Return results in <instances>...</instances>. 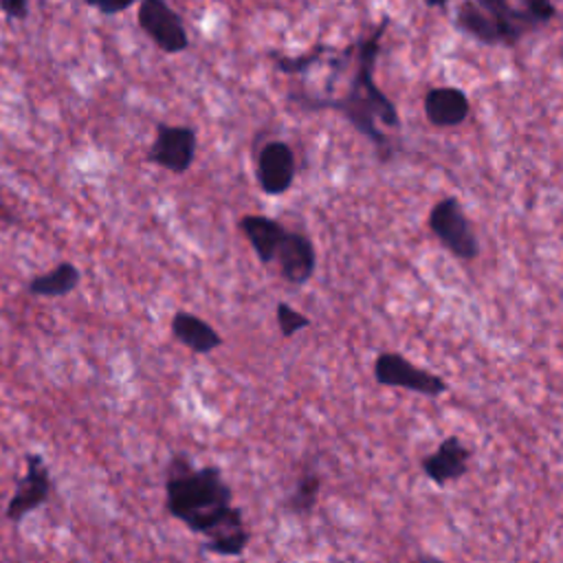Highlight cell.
<instances>
[{
	"instance_id": "3",
	"label": "cell",
	"mask_w": 563,
	"mask_h": 563,
	"mask_svg": "<svg viewBox=\"0 0 563 563\" xmlns=\"http://www.w3.org/2000/svg\"><path fill=\"white\" fill-rule=\"evenodd\" d=\"M556 18L552 0H462L453 24L460 33L486 46H517Z\"/></svg>"
},
{
	"instance_id": "4",
	"label": "cell",
	"mask_w": 563,
	"mask_h": 563,
	"mask_svg": "<svg viewBox=\"0 0 563 563\" xmlns=\"http://www.w3.org/2000/svg\"><path fill=\"white\" fill-rule=\"evenodd\" d=\"M427 224H429V231L435 235V240L453 257L471 262L479 255V240L457 198L446 196L438 200L429 211Z\"/></svg>"
},
{
	"instance_id": "18",
	"label": "cell",
	"mask_w": 563,
	"mask_h": 563,
	"mask_svg": "<svg viewBox=\"0 0 563 563\" xmlns=\"http://www.w3.org/2000/svg\"><path fill=\"white\" fill-rule=\"evenodd\" d=\"M275 317H277V328H279L282 336H286V339L295 336L299 330L310 325V319L303 312H299L297 308H292L290 303H286V301H279L275 306Z\"/></svg>"
},
{
	"instance_id": "17",
	"label": "cell",
	"mask_w": 563,
	"mask_h": 563,
	"mask_svg": "<svg viewBox=\"0 0 563 563\" xmlns=\"http://www.w3.org/2000/svg\"><path fill=\"white\" fill-rule=\"evenodd\" d=\"M328 51H330V46L317 44L308 53H301V55H295V57L282 55V53H271V59H273L277 70H282L286 75H299V73H306L310 66H314L317 62H323Z\"/></svg>"
},
{
	"instance_id": "15",
	"label": "cell",
	"mask_w": 563,
	"mask_h": 563,
	"mask_svg": "<svg viewBox=\"0 0 563 563\" xmlns=\"http://www.w3.org/2000/svg\"><path fill=\"white\" fill-rule=\"evenodd\" d=\"M79 268L73 262H59L55 268L29 279L26 290L33 297H64L79 286Z\"/></svg>"
},
{
	"instance_id": "6",
	"label": "cell",
	"mask_w": 563,
	"mask_h": 563,
	"mask_svg": "<svg viewBox=\"0 0 563 563\" xmlns=\"http://www.w3.org/2000/svg\"><path fill=\"white\" fill-rule=\"evenodd\" d=\"M136 22L158 51L176 55L189 48L185 22L167 0H139Z\"/></svg>"
},
{
	"instance_id": "21",
	"label": "cell",
	"mask_w": 563,
	"mask_h": 563,
	"mask_svg": "<svg viewBox=\"0 0 563 563\" xmlns=\"http://www.w3.org/2000/svg\"><path fill=\"white\" fill-rule=\"evenodd\" d=\"M429 9H444L449 4V0H422Z\"/></svg>"
},
{
	"instance_id": "20",
	"label": "cell",
	"mask_w": 563,
	"mask_h": 563,
	"mask_svg": "<svg viewBox=\"0 0 563 563\" xmlns=\"http://www.w3.org/2000/svg\"><path fill=\"white\" fill-rule=\"evenodd\" d=\"M0 11L9 20H24L29 15V0H0Z\"/></svg>"
},
{
	"instance_id": "2",
	"label": "cell",
	"mask_w": 563,
	"mask_h": 563,
	"mask_svg": "<svg viewBox=\"0 0 563 563\" xmlns=\"http://www.w3.org/2000/svg\"><path fill=\"white\" fill-rule=\"evenodd\" d=\"M389 18H383L367 35L354 42V73L345 95L341 97H312V95H290L306 110H336L341 112L363 136H367L380 156L389 161L394 154L391 139L383 132L385 128H398L400 117L391 99L376 86L374 66L380 51L383 35L387 33Z\"/></svg>"
},
{
	"instance_id": "11",
	"label": "cell",
	"mask_w": 563,
	"mask_h": 563,
	"mask_svg": "<svg viewBox=\"0 0 563 563\" xmlns=\"http://www.w3.org/2000/svg\"><path fill=\"white\" fill-rule=\"evenodd\" d=\"M468 457H471V451L462 444V440L457 435H446L435 451L422 457L420 466H422V473L435 486H444L466 475Z\"/></svg>"
},
{
	"instance_id": "12",
	"label": "cell",
	"mask_w": 563,
	"mask_h": 563,
	"mask_svg": "<svg viewBox=\"0 0 563 563\" xmlns=\"http://www.w3.org/2000/svg\"><path fill=\"white\" fill-rule=\"evenodd\" d=\"M424 117L433 128H457L471 114V101L455 86H435L424 95Z\"/></svg>"
},
{
	"instance_id": "8",
	"label": "cell",
	"mask_w": 563,
	"mask_h": 563,
	"mask_svg": "<svg viewBox=\"0 0 563 563\" xmlns=\"http://www.w3.org/2000/svg\"><path fill=\"white\" fill-rule=\"evenodd\" d=\"M51 471L40 453L24 455V475L18 479L15 490L7 504L4 517L9 521H22L26 515L44 506L51 497Z\"/></svg>"
},
{
	"instance_id": "10",
	"label": "cell",
	"mask_w": 563,
	"mask_h": 563,
	"mask_svg": "<svg viewBox=\"0 0 563 563\" xmlns=\"http://www.w3.org/2000/svg\"><path fill=\"white\" fill-rule=\"evenodd\" d=\"M273 264L286 284L290 286L308 284L317 268V251L312 240L303 233L286 231Z\"/></svg>"
},
{
	"instance_id": "16",
	"label": "cell",
	"mask_w": 563,
	"mask_h": 563,
	"mask_svg": "<svg viewBox=\"0 0 563 563\" xmlns=\"http://www.w3.org/2000/svg\"><path fill=\"white\" fill-rule=\"evenodd\" d=\"M319 493H321V477L317 473H303L301 479L297 482L292 495L288 497L286 501V508L295 515H306L314 508L317 499H319Z\"/></svg>"
},
{
	"instance_id": "9",
	"label": "cell",
	"mask_w": 563,
	"mask_h": 563,
	"mask_svg": "<svg viewBox=\"0 0 563 563\" xmlns=\"http://www.w3.org/2000/svg\"><path fill=\"white\" fill-rule=\"evenodd\" d=\"M257 185L266 196H282L295 180V152L286 141H266L255 158Z\"/></svg>"
},
{
	"instance_id": "13",
	"label": "cell",
	"mask_w": 563,
	"mask_h": 563,
	"mask_svg": "<svg viewBox=\"0 0 563 563\" xmlns=\"http://www.w3.org/2000/svg\"><path fill=\"white\" fill-rule=\"evenodd\" d=\"M240 233L246 238L251 244L253 253L262 264H273L275 253L286 235V227L268 216H257V213H246L238 220Z\"/></svg>"
},
{
	"instance_id": "14",
	"label": "cell",
	"mask_w": 563,
	"mask_h": 563,
	"mask_svg": "<svg viewBox=\"0 0 563 563\" xmlns=\"http://www.w3.org/2000/svg\"><path fill=\"white\" fill-rule=\"evenodd\" d=\"M172 336L194 354H209L222 345L220 332L194 312L178 310L169 321Z\"/></svg>"
},
{
	"instance_id": "19",
	"label": "cell",
	"mask_w": 563,
	"mask_h": 563,
	"mask_svg": "<svg viewBox=\"0 0 563 563\" xmlns=\"http://www.w3.org/2000/svg\"><path fill=\"white\" fill-rule=\"evenodd\" d=\"M139 0H84V4L97 9L101 15H117L136 4Z\"/></svg>"
},
{
	"instance_id": "5",
	"label": "cell",
	"mask_w": 563,
	"mask_h": 563,
	"mask_svg": "<svg viewBox=\"0 0 563 563\" xmlns=\"http://www.w3.org/2000/svg\"><path fill=\"white\" fill-rule=\"evenodd\" d=\"M372 374L383 387H400L429 398H438L449 391V383L442 376L422 369L398 352H380L374 358Z\"/></svg>"
},
{
	"instance_id": "1",
	"label": "cell",
	"mask_w": 563,
	"mask_h": 563,
	"mask_svg": "<svg viewBox=\"0 0 563 563\" xmlns=\"http://www.w3.org/2000/svg\"><path fill=\"white\" fill-rule=\"evenodd\" d=\"M231 486L218 466L196 468L183 453L165 471V508L191 532L202 534V550L218 556H240L249 545L242 510L233 504Z\"/></svg>"
},
{
	"instance_id": "7",
	"label": "cell",
	"mask_w": 563,
	"mask_h": 563,
	"mask_svg": "<svg viewBox=\"0 0 563 563\" xmlns=\"http://www.w3.org/2000/svg\"><path fill=\"white\" fill-rule=\"evenodd\" d=\"M198 134L189 125L158 123L154 141L147 150V163L158 165L172 174H185L196 158Z\"/></svg>"
}]
</instances>
